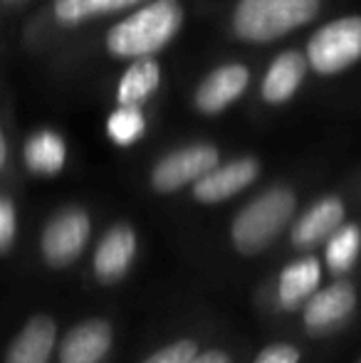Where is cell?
Segmentation results:
<instances>
[{
  "label": "cell",
  "instance_id": "obj_1",
  "mask_svg": "<svg viewBox=\"0 0 361 363\" xmlns=\"http://www.w3.org/2000/svg\"><path fill=\"white\" fill-rule=\"evenodd\" d=\"M183 28L179 0H146L121 23L106 30L104 48L119 60L154 57L171 45Z\"/></svg>",
  "mask_w": 361,
  "mask_h": 363
},
{
  "label": "cell",
  "instance_id": "obj_2",
  "mask_svg": "<svg viewBox=\"0 0 361 363\" xmlns=\"http://www.w3.org/2000/svg\"><path fill=\"white\" fill-rule=\"evenodd\" d=\"M297 216V193L289 186H272L235 213L228 238L235 255L245 259L260 257L289 230Z\"/></svg>",
  "mask_w": 361,
  "mask_h": 363
},
{
  "label": "cell",
  "instance_id": "obj_3",
  "mask_svg": "<svg viewBox=\"0 0 361 363\" xmlns=\"http://www.w3.org/2000/svg\"><path fill=\"white\" fill-rule=\"evenodd\" d=\"M322 0H238L233 33L243 43L267 45L317 18Z\"/></svg>",
  "mask_w": 361,
  "mask_h": 363
},
{
  "label": "cell",
  "instance_id": "obj_4",
  "mask_svg": "<svg viewBox=\"0 0 361 363\" xmlns=\"http://www.w3.org/2000/svg\"><path fill=\"white\" fill-rule=\"evenodd\" d=\"M91 238V216L79 206L57 211L40 230V259L52 272H65L84 255Z\"/></svg>",
  "mask_w": 361,
  "mask_h": 363
},
{
  "label": "cell",
  "instance_id": "obj_5",
  "mask_svg": "<svg viewBox=\"0 0 361 363\" xmlns=\"http://www.w3.org/2000/svg\"><path fill=\"white\" fill-rule=\"evenodd\" d=\"M307 62L317 74L332 77L361 60V15H344L324 23L307 40Z\"/></svg>",
  "mask_w": 361,
  "mask_h": 363
},
{
  "label": "cell",
  "instance_id": "obj_6",
  "mask_svg": "<svg viewBox=\"0 0 361 363\" xmlns=\"http://www.w3.org/2000/svg\"><path fill=\"white\" fill-rule=\"evenodd\" d=\"M359 309V289L349 277H337L322 284L299 309V324L304 334L322 339L337 334L349 324Z\"/></svg>",
  "mask_w": 361,
  "mask_h": 363
},
{
  "label": "cell",
  "instance_id": "obj_7",
  "mask_svg": "<svg viewBox=\"0 0 361 363\" xmlns=\"http://www.w3.org/2000/svg\"><path fill=\"white\" fill-rule=\"evenodd\" d=\"M221 163V151L213 144H188L174 148L154 163L149 173V183L154 193L171 196L181 188L193 186L201 176Z\"/></svg>",
  "mask_w": 361,
  "mask_h": 363
},
{
  "label": "cell",
  "instance_id": "obj_8",
  "mask_svg": "<svg viewBox=\"0 0 361 363\" xmlns=\"http://www.w3.org/2000/svg\"><path fill=\"white\" fill-rule=\"evenodd\" d=\"M136 257H139V235L134 225H109L91 252V277L99 287H114L129 277Z\"/></svg>",
  "mask_w": 361,
  "mask_h": 363
},
{
  "label": "cell",
  "instance_id": "obj_9",
  "mask_svg": "<svg viewBox=\"0 0 361 363\" xmlns=\"http://www.w3.org/2000/svg\"><path fill=\"white\" fill-rule=\"evenodd\" d=\"M324 284L322 257L314 252H297L270 282L267 296L274 311L294 314L304 306V301Z\"/></svg>",
  "mask_w": 361,
  "mask_h": 363
},
{
  "label": "cell",
  "instance_id": "obj_10",
  "mask_svg": "<svg viewBox=\"0 0 361 363\" xmlns=\"http://www.w3.org/2000/svg\"><path fill=\"white\" fill-rule=\"evenodd\" d=\"M116 329L106 316H87L72 324L57 344V363H104L114 349Z\"/></svg>",
  "mask_w": 361,
  "mask_h": 363
},
{
  "label": "cell",
  "instance_id": "obj_11",
  "mask_svg": "<svg viewBox=\"0 0 361 363\" xmlns=\"http://www.w3.org/2000/svg\"><path fill=\"white\" fill-rule=\"evenodd\" d=\"M347 201L342 196L329 193V196L317 198L312 206L294 216L292 225H289V245L297 252H312L339 225L347 223Z\"/></svg>",
  "mask_w": 361,
  "mask_h": 363
},
{
  "label": "cell",
  "instance_id": "obj_12",
  "mask_svg": "<svg viewBox=\"0 0 361 363\" xmlns=\"http://www.w3.org/2000/svg\"><path fill=\"white\" fill-rule=\"evenodd\" d=\"M257 176H260V161L257 158H233L228 163H218L206 176L198 178L191 186V196L201 206H218V203L231 201L238 193L250 188L257 181Z\"/></svg>",
  "mask_w": 361,
  "mask_h": 363
},
{
  "label": "cell",
  "instance_id": "obj_13",
  "mask_svg": "<svg viewBox=\"0 0 361 363\" xmlns=\"http://www.w3.org/2000/svg\"><path fill=\"white\" fill-rule=\"evenodd\" d=\"M60 344V324L52 314L38 311L15 331L3 351V363H52Z\"/></svg>",
  "mask_w": 361,
  "mask_h": 363
},
{
  "label": "cell",
  "instance_id": "obj_14",
  "mask_svg": "<svg viewBox=\"0 0 361 363\" xmlns=\"http://www.w3.org/2000/svg\"><path fill=\"white\" fill-rule=\"evenodd\" d=\"M248 84H250V69L243 62L221 65L196 86L193 104L201 114H221L245 94Z\"/></svg>",
  "mask_w": 361,
  "mask_h": 363
},
{
  "label": "cell",
  "instance_id": "obj_15",
  "mask_svg": "<svg viewBox=\"0 0 361 363\" xmlns=\"http://www.w3.org/2000/svg\"><path fill=\"white\" fill-rule=\"evenodd\" d=\"M307 69L309 62L304 52H299V50H284V52H279L270 62L265 77H262V86H260L262 99L272 106L287 104L299 91Z\"/></svg>",
  "mask_w": 361,
  "mask_h": 363
},
{
  "label": "cell",
  "instance_id": "obj_16",
  "mask_svg": "<svg viewBox=\"0 0 361 363\" xmlns=\"http://www.w3.org/2000/svg\"><path fill=\"white\" fill-rule=\"evenodd\" d=\"M361 257V223L347 220L322 242L324 272L337 277H347L357 267Z\"/></svg>",
  "mask_w": 361,
  "mask_h": 363
},
{
  "label": "cell",
  "instance_id": "obj_17",
  "mask_svg": "<svg viewBox=\"0 0 361 363\" xmlns=\"http://www.w3.org/2000/svg\"><path fill=\"white\" fill-rule=\"evenodd\" d=\"M23 163L35 176H57L67 163V141L52 129H40L23 146Z\"/></svg>",
  "mask_w": 361,
  "mask_h": 363
},
{
  "label": "cell",
  "instance_id": "obj_18",
  "mask_svg": "<svg viewBox=\"0 0 361 363\" xmlns=\"http://www.w3.org/2000/svg\"><path fill=\"white\" fill-rule=\"evenodd\" d=\"M161 86V65L156 57H136L116 82V104L144 106Z\"/></svg>",
  "mask_w": 361,
  "mask_h": 363
},
{
  "label": "cell",
  "instance_id": "obj_19",
  "mask_svg": "<svg viewBox=\"0 0 361 363\" xmlns=\"http://www.w3.org/2000/svg\"><path fill=\"white\" fill-rule=\"evenodd\" d=\"M146 3V0H55L52 15L60 25H82L87 20L96 18V15H111L119 10H129L136 5Z\"/></svg>",
  "mask_w": 361,
  "mask_h": 363
},
{
  "label": "cell",
  "instance_id": "obj_20",
  "mask_svg": "<svg viewBox=\"0 0 361 363\" xmlns=\"http://www.w3.org/2000/svg\"><path fill=\"white\" fill-rule=\"evenodd\" d=\"M146 134V114L141 106H126L116 104V109L106 119V136L111 139V144L129 148L139 144Z\"/></svg>",
  "mask_w": 361,
  "mask_h": 363
},
{
  "label": "cell",
  "instance_id": "obj_21",
  "mask_svg": "<svg viewBox=\"0 0 361 363\" xmlns=\"http://www.w3.org/2000/svg\"><path fill=\"white\" fill-rule=\"evenodd\" d=\"M198 351H201L198 339H193V336H179V339L169 341V344L151 351L141 363H191V359Z\"/></svg>",
  "mask_w": 361,
  "mask_h": 363
},
{
  "label": "cell",
  "instance_id": "obj_22",
  "mask_svg": "<svg viewBox=\"0 0 361 363\" xmlns=\"http://www.w3.org/2000/svg\"><path fill=\"white\" fill-rule=\"evenodd\" d=\"M18 206L10 196L0 193V257H8L18 242Z\"/></svg>",
  "mask_w": 361,
  "mask_h": 363
},
{
  "label": "cell",
  "instance_id": "obj_23",
  "mask_svg": "<svg viewBox=\"0 0 361 363\" xmlns=\"http://www.w3.org/2000/svg\"><path fill=\"white\" fill-rule=\"evenodd\" d=\"M252 363H302V349L292 341H272L257 351Z\"/></svg>",
  "mask_w": 361,
  "mask_h": 363
},
{
  "label": "cell",
  "instance_id": "obj_24",
  "mask_svg": "<svg viewBox=\"0 0 361 363\" xmlns=\"http://www.w3.org/2000/svg\"><path fill=\"white\" fill-rule=\"evenodd\" d=\"M191 363H235V359H233L231 351L213 346V349H201V351H198V354L191 359Z\"/></svg>",
  "mask_w": 361,
  "mask_h": 363
},
{
  "label": "cell",
  "instance_id": "obj_25",
  "mask_svg": "<svg viewBox=\"0 0 361 363\" xmlns=\"http://www.w3.org/2000/svg\"><path fill=\"white\" fill-rule=\"evenodd\" d=\"M5 163H8V139H5V134L0 131V171L5 168Z\"/></svg>",
  "mask_w": 361,
  "mask_h": 363
},
{
  "label": "cell",
  "instance_id": "obj_26",
  "mask_svg": "<svg viewBox=\"0 0 361 363\" xmlns=\"http://www.w3.org/2000/svg\"><path fill=\"white\" fill-rule=\"evenodd\" d=\"M357 363H361V359H359V361H357Z\"/></svg>",
  "mask_w": 361,
  "mask_h": 363
}]
</instances>
